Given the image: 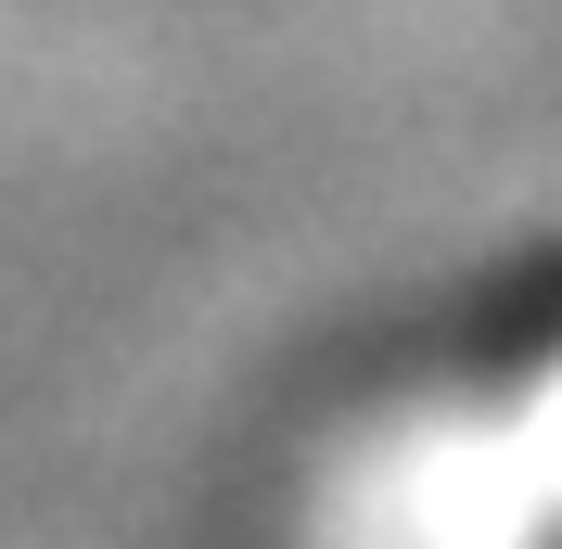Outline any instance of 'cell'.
Instances as JSON below:
<instances>
[{
  "label": "cell",
  "instance_id": "cell-1",
  "mask_svg": "<svg viewBox=\"0 0 562 549\" xmlns=\"http://www.w3.org/2000/svg\"><path fill=\"white\" fill-rule=\"evenodd\" d=\"M333 549H562V281L371 410L333 485Z\"/></svg>",
  "mask_w": 562,
  "mask_h": 549
}]
</instances>
